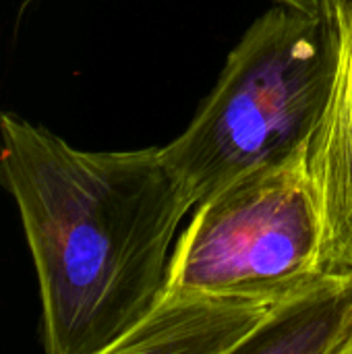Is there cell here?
<instances>
[{"instance_id": "1", "label": "cell", "mask_w": 352, "mask_h": 354, "mask_svg": "<svg viewBox=\"0 0 352 354\" xmlns=\"http://www.w3.org/2000/svg\"><path fill=\"white\" fill-rule=\"evenodd\" d=\"M0 185L35 266L48 354H110L166 288L193 207L160 147L85 151L0 112Z\"/></svg>"}, {"instance_id": "2", "label": "cell", "mask_w": 352, "mask_h": 354, "mask_svg": "<svg viewBox=\"0 0 352 354\" xmlns=\"http://www.w3.org/2000/svg\"><path fill=\"white\" fill-rule=\"evenodd\" d=\"M336 64L338 37L324 15L276 2L257 17L189 127L160 147L193 207L253 170L307 151Z\"/></svg>"}, {"instance_id": "3", "label": "cell", "mask_w": 352, "mask_h": 354, "mask_svg": "<svg viewBox=\"0 0 352 354\" xmlns=\"http://www.w3.org/2000/svg\"><path fill=\"white\" fill-rule=\"evenodd\" d=\"M324 216L309 149L253 170L195 205L166 286L282 299L324 272Z\"/></svg>"}, {"instance_id": "4", "label": "cell", "mask_w": 352, "mask_h": 354, "mask_svg": "<svg viewBox=\"0 0 352 354\" xmlns=\"http://www.w3.org/2000/svg\"><path fill=\"white\" fill-rule=\"evenodd\" d=\"M278 301L166 286L110 354H239Z\"/></svg>"}, {"instance_id": "5", "label": "cell", "mask_w": 352, "mask_h": 354, "mask_svg": "<svg viewBox=\"0 0 352 354\" xmlns=\"http://www.w3.org/2000/svg\"><path fill=\"white\" fill-rule=\"evenodd\" d=\"M309 170L324 216L322 268L352 270V19L338 35L332 91L309 147Z\"/></svg>"}, {"instance_id": "6", "label": "cell", "mask_w": 352, "mask_h": 354, "mask_svg": "<svg viewBox=\"0 0 352 354\" xmlns=\"http://www.w3.org/2000/svg\"><path fill=\"white\" fill-rule=\"evenodd\" d=\"M241 353L352 354V270H324L282 297Z\"/></svg>"}, {"instance_id": "7", "label": "cell", "mask_w": 352, "mask_h": 354, "mask_svg": "<svg viewBox=\"0 0 352 354\" xmlns=\"http://www.w3.org/2000/svg\"><path fill=\"white\" fill-rule=\"evenodd\" d=\"M322 12L338 37L352 19V0H322Z\"/></svg>"}, {"instance_id": "8", "label": "cell", "mask_w": 352, "mask_h": 354, "mask_svg": "<svg viewBox=\"0 0 352 354\" xmlns=\"http://www.w3.org/2000/svg\"><path fill=\"white\" fill-rule=\"evenodd\" d=\"M278 4H286L305 12H313V15H324L322 12V0H274Z\"/></svg>"}]
</instances>
